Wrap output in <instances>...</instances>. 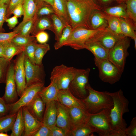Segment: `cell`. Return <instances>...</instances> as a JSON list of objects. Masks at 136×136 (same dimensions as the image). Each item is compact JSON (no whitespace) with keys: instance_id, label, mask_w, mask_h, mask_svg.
<instances>
[{"instance_id":"44","label":"cell","mask_w":136,"mask_h":136,"mask_svg":"<svg viewBox=\"0 0 136 136\" xmlns=\"http://www.w3.org/2000/svg\"><path fill=\"white\" fill-rule=\"evenodd\" d=\"M8 6L5 4H0V32L4 31L3 27L7 18L6 16Z\"/></svg>"},{"instance_id":"49","label":"cell","mask_w":136,"mask_h":136,"mask_svg":"<svg viewBox=\"0 0 136 136\" xmlns=\"http://www.w3.org/2000/svg\"><path fill=\"white\" fill-rule=\"evenodd\" d=\"M24 0H10L7 10L6 18H9L12 15L14 9L21 3H23Z\"/></svg>"},{"instance_id":"23","label":"cell","mask_w":136,"mask_h":136,"mask_svg":"<svg viewBox=\"0 0 136 136\" xmlns=\"http://www.w3.org/2000/svg\"><path fill=\"white\" fill-rule=\"evenodd\" d=\"M119 18L122 33L124 36L131 38L133 40L136 39V22L128 18Z\"/></svg>"},{"instance_id":"43","label":"cell","mask_w":136,"mask_h":136,"mask_svg":"<svg viewBox=\"0 0 136 136\" xmlns=\"http://www.w3.org/2000/svg\"><path fill=\"white\" fill-rule=\"evenodd\" d=\"M18 34L17 32L14 31L8 33L0 32V43L5 44L10 42Z\"/></svg>"},{"instance_id":"35","label":"cell","mask_w":136,"mask_h":136,"mask_svg":"<svg viewBox=\"0 0 136 136\" xmlns=\"http://www.w3.org/2000/svg\"><path fill=\"white\" fill-rule=\"evenodd\" d=\"M101 13L107 21L108 27L111 30L117 33L122 34L121 30L120 22L119 18L109 15L102 11H101Z\"/></svg>"},{"instance_id":"45","label":"cell","mask_w":136,"mask_h":136,"mask_svg":"<svg viewBox=\"0 0 136 136\" xmlns=\"http://www.w3.org/2000/svg\"><path fill=\"white\" fill-rule=\"evenodd\" d=\"M125 133L126 136H136V117H133L131 120L129 126L126 127Z\"/></svg>"},{"instance_id":"9","label":"cell","mask_w":136,"mask_h":136,"mask_svg":"<svg viewBox=\"0 0 136 136\" xmlns=\"http://www.w3.org/2000/svg\"><path fill=\"white\" fill-rule=\"evenodd\" d=\"M75 69L63 64L56 66L51 72L50 79L56 82L59 90L67 89L74 77Z\"/></svg>"},{"instance_id":"27","label":"cell","mask_w":136,"mask_h":136,"mask_svg":"<svg viewBox=\"0 0 136 136\" xmlns=\"http://www.w3.org/2000/svg\"><path fill=\"white\" fill-rule=\"evenodd\" d=\"M23 5V18L20 23H24L32 18L36 15L37 9L35 0H24Z\"/></svg>"},{"instance_id":"60","label":"cell","mask_w":136,"mask_h":136,"mask_svg":"<svg viewBox=\"0 0 136 136\" xmlns=\"http://www.w3.org/2000/svg\"></svg>"},{"instance_id":"31","label":"cell","mask_w":136,"mask_h":136,"mask_svg":"<svg viewBox=\"0 0 136 136\" xmlns=\"http://www.w3.org/2000/svg\"><path fill=\"white\" fill-rule=\"evenodd\" d=\"M4 45V57L10 62L13 57L24 51L25 46L15 45L10 42L3 44Z\"/></svg>"},{"instance_id":"18","label":"cell","mask_w":136,"mask_h":136,"mask_svg":"<svg viewBox=\"0 0 136 136\" xmlns=\"http://www.w3.org/2000/svg\"><path fill=\"white\" fill-rule=\"evenodd\" d=\"M57 113L56 125L64 129L69 136L71 126L69 109L56 101Z\"/></svg>"},{"instance_id":"6","label":"cell","mask_w":136,"mask_h":136,"mask_svg":"<svg viewBox=\"0 0 136 136\" xmlns=\"http://www.w3.org/2000/svg\"><path fill=\"white\" fill-rule=\"evenodd\" d=\"M111 109H106L94 114H91L88 123L100 136H114L110 117Z\"/></svg>"},{"instance_id":"12","label":"cell","mask_w":136,"mask_h":136,"mask_svg":"<svg viewBox=\"0 0 136 136\" xmlns=\"http://www.w3.org/2000/svg\"><path fill=\"white\" fill-rule=\"evenodd\" d=\"M5 83V91L4 95L2 97L7 104H13L19 99L14 78L13 61H11L9 64Z\"/></svg>"},{"instance_id":"4","label":"cell","mask_w":136,"mask_h":136,"mask_svg":"<svg viewBox=\"0 0 136 136\" xmlns=\"http://www.w3.org/2000/svg\"><path fill=\"white\" fill-rule=\"evenodd\" d=\"M130 43V38L124 36L109 50L108 59L123 72Z\"/></svg>"},{"instance_id":"55","label":"cell","mask_w":136,"mask_h":136,"mask_svg":"<svg viewBox=\"0 0 136 136\" xmlns=\"http://www.w3.org/2000/svg\"><path fill=\"white\" fill-rule=\"evenodd\" d=\"M4 45L3 44L0 43V57H4Z\"/></svg>"},{"instance_id":"38","label":"cell","mask_w":136,"mask_h":136,"mask_svg":"<svg viewBox=\"0 0 136 136\" xmlns=\"http://www.w3.org/2000/svg\"><path fill=\"white\" fill-rule=\"evenodd\" d=\"M35 39L32 35L25 36L18 34L12 40L10 43L17 46L25 47Z\"/></svg>"},{"instance_id":"10","label":"cell","mask_w":136,"mask_h":136,"mask_svg":"<svg viewBox=\"0 0 136 136\" xmlns=\"http://www.w3.org/2000/svg\"><path fill=\"white\" fill-rule=\"evenodd\" d=\"M44 87V83H38L27 87L17 101L9 105V114L16 113L20 108L30 104L39 95V93Z\"/></svg>"},{"instance_id":"21","label":"cell","mask_w":136,"mask_h":136,"mask_svg":"<svg viewBox=\"0 0 136 136\" xmlns=\"http://www.w3.org/2000/svg\"><path fill=\"white\" fill-rule=\"evenodd\" d=\"M45 105V101L39 95L25 106L32 116L39 121L42 122Z\"/></svg>"},{"instance_id":"5","label":"cell","mask_w":136,"mask_h":136,"mask_svg":"<svg viewBox=\"0 0 136 136\" xmlns=\"http://www.w3.org/2000/svg\"><path fill=\"white\" fill-rule=\"evenodd\" d=\"M107 27V26H103L95 29H87L83 27L76 28L72 30L64 46H70L76 50L84 49L85 42Z\"/></svg>"},{"instance_id":"11","label":"cell","mask_w":136,"mask_h":136,"mask_svg":"<svg viewBox=\"0 0 136 136\" xmlns=\"http://www.w3.org/2000/svg\"><path fill=\"white\" fill-rule=\"evenodd\" d=\"M24 64L26 87L37 83H44L45 76L42 64H33L25 55Z\"/></svg>"},{"instance_id":"54","label":"cell","mask_w":136,"mask_h":136,"mask_svg":"<svg viewBox=\"0 0 136 136\" xmlns=\"http://www.w3.org/2000/svg\"><path fill=\"white\" fill-rule=\"evenodd\" d=\"M36 1L44 2L47 3L52 6H53L54 0H36Z\"/></svg>"},{"instance_id":"40","label":"cell","mask_w":136,"mask_h":136,"mask_svg":"<svg viewBox=\"0 0 136 136\" xmlns=\"http://www.w3.org/2000/svg\"><path fill=\"white\" fill-rule=\"evenodd\" d=\"M37 43L36 39L25 46L23 51L25 55L33 64H35V53Z\"/></svg>"},{"instance_id":"51","label":"cell","mask_w":136,"mask_h":136,"mask_svg":"<svg viewBox=\"0 0 136 136\" xmlns=\"http://www.w3.org/2000/svg\"><path fill=\"white\" fill-rule=\"evenodd\" d=\"M23 3H21L16 6L12 11V15L13 14L17 18L21 17L24 14L23 7Z\"/></svg>"},{"instance_id":"29","label":"cell","mask_w":136,"mask_h":136,"mask_svg":"<svg viewBox=\"0 0 136 136\" xmlns=\"http://www.w3.org/2000/svg\"><path fill=\"white\" fill-rule=\"evenodd\" d=\"M38 18L35 15L31 19L23 23H20L13 29V31L18 32L19 35L25 36L30 35L34 28Z\"/></svg>"},{"instance_id":"24","label":"cell","mask_w":136,"mask_h":136,"mask_svg":"<svg viewBox=\"0 0 136 136\" xmlns=\"http://www.w3.org/2000/svg\"><path fill=\"white\" fill-rule=\"evenodd\" d=\"M46 30H51L53 32H54L52 22L49 16L38 18L31 34L35 37L38 33Z\"/></svg>"},{"instance_id":"58","label":"cell","mask_w":136,"mask_h":136,"mask_svg":"<svg viewBox=\"0 0 136 136\" xmlns=\"http://www.w3.org/2000/svg\"><path fill=\"white\" fill-rule=\"evenodd\" d=\"M127 0H117V2L118 3L121 4L125 3Z\"/></svg>"},{"instance_id":"26","label":"cell","mask_w":136,"mask_h":136,"mask_svg":"<svg viewBox=\"0 0 136 136\" xmlns=\"http://www.w3.org/2000/svg\"><path fill=\"white\" fill-rule=\"evenodd\" d=\"M11 130L10 136H23L24 123L22 107L17 112V117Z\"/></svg>"},{"instance_id":"25","label":"cell","mask_w":136,"mask_h":136,"mask_svg":"<svg viewBox=\"0 0 136 136\" xmlns=\"http://www.w3.org/2000/svg\"><path fill=\"white\" fill-rule=\"evenodd\" d=\"M53 7L55 14L66 26L70 25L66 4L64 0H54Z\"/></svg>"},{"instance_id":"47","label":"cell","mask_w":136,"mask_h":136,"mask_svg":"<svg viewBox=\"0 0 136 136\" xmlns=\"http://www.w3.org/2000/svg\"><path fill=\"white\" fill-rule=\"evenodd\" d=\"M9 105L7 104L2 97H0V118L9 114Z\"/></svg>"},{"instance_id":"41","label":"cell","mask_w":136,"mask_h":136,"mask_svg":"<svg viewBox=\"0 0 136 136\" xmlns=\"http://www.w3.org/2000/svg\"><path fill=\"white\" fill-rule=\"evenodd\" d=\"M125 3L128 18L136 22V0H127Z\"/></svg>"},{"instance_id":"50","label":"cell","mask_w":136,"mask_h":136,"mask_svg":"<svg viewBox=\"0 0 136 136\" xmlns=\"http://www.w3.org/2000/svg\"><path fill=\"white\" fill-rule=\"evenodd\" d=\"M33 136H51V131L44 124L41 127Z\"/></svg>"},{"instance_id":"52","label":"cell","mask_w":136,"mask_h":136,"mask_svg":"<svg viewBox=\"0 0 136 136\" xmlns=\"http://www.w3.org/2000/svg\"><path fill=\"white\" fill-rule=\"evenodd\" d=\"M5 21L7 23V25L10 29L14 28L18 22V18L14 15L11 17L7 18Z\"/></svg>"},{"instance_id":"20","label":"cell","mask_w":136,"mask_h":136,"mask_svg":"<svg viewBox=\"0 0 136 136\" xmlns=\"http://www.w3.org/2000/svg\"><path fill=\"white\" fill-rule=\"evenodd\" d=\"M84 49L92 52L95 58L99 59H108L109 50L91 38L85 42Z\"/></svg>"},{"instance_id":"15","label":"cell","mask_w":136,"mask_h":136,"mask_svg":"<svg viewBox=\"0 0 136 136\" xmlns=\"http://www.w3.org/2000/svg\"><path fill=\"white\" fill-rule=\"evenodd\" d=\"M24 123L23 136H33L39 129L44 125L35 118L29 112L25 106L22 107Z\"/></svg>"},{"instance_id":"22","label":"cell","mask_w":136,"mask_h":136,"mask_svg":"<svg viewBox=\"0 0 136 136\" xmlns=\"http://www.w3.org/2000/svg\"><path fill=\"white\" fill-rule=\"evenodd\" d=\"M51 82L47 87H44L40 92L39 95L45 103L52 100L57 101V95L59 89L56 82L50 79Z\"/></svg>"},{"instance_id":"2","label":"cell","mask_w":136,"mask_h":136,"mask_svg":"<svg viewBox=\"0 0 136 136\" xmlns=\"http://www.w3.org/2000/svg\"><path fill=\"white\" fill-rule=\"evenodd\" d=\"M107 93L112 97L114 103L110 110V117L114 136H126L127 124L123 116L129 111V101L121 89L114 92Z\"/></svg>"},{"instance_id":"56","label":"cell","mask_w":136,"mask_h":136,"mask_svg":"<svg viewBox=\"0 0 136 136\" xmlns=\"http://www.w3.org/2000/svg\"><path fill=\"white\" fill-rule=\"evenodd\" d=\"M10 0H0V4H5L8 5Z\"/></svg>"},{"instance_id":"3","label":"cell","mask_w":136,"mask_h":136,"mask_svg":"<svg viewBox=\"0 0 136 136\" xmlns=\"http://www.w3.org/2000/svg\"><path fill=\"white\" fill-rule=\"evenodd\" d=\"M88 95L81 99L86 111L90 114L98 113L106 109H112L113 100L107 91H99L93 89L89 84L86 86Z\"/></svg>"},{"instance_id":"59","label":"cell","mask_w":136,"mask_h":136,"mask_svg":"<svg viewBox=\"0 0 136 136\" xmlns=\"http://www.w3.org/2000/svg\"><path fill=\"white\" fill-rule=\"evenodd\" d=\"M134 47L135 49H136V39H134Z\"/></svg>"},{"instance_id":"37","label":"cell","mask_w":136,"mask_h":136,"mask_svg":"<svg viewBox=\"0 0 136 136\" xmlns=\"http://www.w3.org/2000/svg\"><path fill=\"white\" fill-rule=\"evenodd\" d=\"M36 4L37 9L36 15L38 18L55 14L52 6L49 4L44 2H38Z\"/></svg>"},{"instance_id":"32","label":"cell","mask_w":136,"mask_h":136,"mask_svg":"<svg viewBox=\"0 0 136 136\" xmlns=\"http://www.w3.org/2000/svg\"><path fill=\"white\" fill-rule=\"evenodd\" d=\"M94 132L95 129L88 122L71 130L69 136H89Z\"/></svg>"},{"instance_id":"53","label":"cell","mask_w":136,"mask_h":136,"mask_svg":"<svg viewBox=\"0 0 136 136\" xmlns=\"http://www.w3.org/2000/svg\"><path fill=\"white\" fill-rule=\"evenodd\" d=\"M99 4V5L104 8L108 6L112 3L115 1H117V0H97Z\"/></svg>"},{"instance_id":"39","label":"cell","mask_w":136,"mask_h":136,"mask_svg":"<svg viewBox=\"0 0 136 136\" xmlns=\"http://www.w3.org/2000/svg\"><path fill=\"white\" fill-rule=\"evenodd\" d=\"M72 30L70 25L66 26L63 29L59 39L55 43L54 48L57 50L64 46L65 43L69 37Z\"/></svg>"},{"instance_id":"8","label":"cell","mask_w":136,"mask_h":136,"mask_svg":"<svg viewBox=\"0 0 136 136\" xmlns=\"http://www.w3.org/2000/svg\"><path fill=\"white\" fill-rule=\"evenodd\" d=\"M90 71L89 68L75 69L74 77L70 84L69 89L74 95L79 99L84 98L88 95L86 87L89 84Z\"/></svg>"},{"instance_id":"46","label":"cell","mask_w":136,"mask_h":136,"mask_svg":"<svg viewBox=\"0 0 136 136\" xmlns=\"http://www.w3.org/2000/svg\"><path fill=\"white\" fill-rule=\"evenodd\" d=\"M48 128L51 131V136H68L66 132L64 129L56 125Z\"/></svg>"},{"instance_id":"7","label":"cell","mask_w":136,"mask_h":136,"mask_svg":"<svg viewBox=\"0 0 136 136\" xmlns=\"http://www.w3.org/2000/svg\"><path fill=\"white\" fill-rule=\"evenodd\" d=\"M94 61L98 69L99 77L102 81L112 84L120 80L123 72L108 59L94 58Z\"/></svg>"},{"instance_id":"34","label":"cell","mask_w":136,"mask_h":136,"mask_svg":"<svg viewBox=\"0 0 136 136\" xmlns=\"http://www.w3.org/2000/svg\"><path fill=\"white\" fill-rule=\"evenodd\" d=\"M53 24L56 41L59 38L63 29L66 26L60 19L55 14L50 16Z\"/></svg>"},{"instance_id":"13","label":"cell","mask_w":136,"mask_h":136,"mask_svg":"<svg viewBox=\"0 0 136 136\" xmlns=\"http://www.w3.org/2000/svg\"><path fill=\"white\" fill-rule=\"evenodd\" d=\"M25 54L23 52L13 61L14 77L18 96H21L26 88L24 64Z\"/></svg>"},{"instance_id":"36","label":"cell","mask_w":136,"mask_h":136,"mask_svg":"<svg viewBox=\"0 0 136 136\" xmlns=\"http://www.w3.org/2000/svg\"><path fill=\"white\" fill-rule=\"evenodd\" d=\"M50 49L49 45L46 43L37 44L35 53V64L38 65L42 64V62L43 57Z\"/></svg>"},{"instance_id":"1","label":"cell","mask_w":136,"mask_h":136,"mask_svg":"<svg viewBox=\"0 0 136 136\" xmlns=\"http://www.w3.org/2000/svg\"><path fill=\"white\" fill-rule=\"evenodd\" d=\"M64 0L72 29L79 27L90 29L89 20L92 13L103 9L95 0Z\"/></svg>"},{"instance_id":"16","label":"cell","mask_w":136,"mask_h":136,"mask_svg":"<svg viewBox=\"0 0 136 136\" xmlns=\"http://www.w3.org/2000/svg\"><path fill=\"white\" fill-rule=\"evenodd\" d=\"M68 109L71 123V130L88 122L91 114L85 109L77 107Z\"/></svg>"},{"instance_id":"48","label":"cell","mask_w":136,"mask_h":136,"mask_svg":"<svg viewBox=\"0 0 136 136\" xmlns=\"http://www.w3.org/2000/svg\"><path fill=\"white\" fill-rule=\"evenodd\" d=\"M49 37L48 33L44 31L39 32L35 36L37 41L40 44L46 43L49 40Z\"/></svg>"},{"instance_id":"28","label":"cell","mask_w":136,"mask_h":136,"mask_svg":"<svg viewBox=\"0 0 136 136\" xmlns=\"http://www.w3.org/2000/svg\"><path fill=\"white\" fill-rule=\"evenodd\" d=\"M101 11L95 10L91 14L89 20L90 29H96L103 26H108L107 21L101 15Z\"/></svg>"},{"instance_id":"33","label":"cell","mask_w":136,"mask_h":136,"mask_svg":"<svg viewBox=\"0 0 136 136\" xmlns=\"http://www.w3.org/2000/svg\"><path fill=\"white\" fill-rule=\"evenodd\" d=\"M17 115V112L9 114L0 118V132L11 130Z\"/></svg>"},{"instance_id":"30","label":"cell","mask_w":136,"mask_h":136,"mask_svg":"<svg viewBox=\"0 0 136 136\" xmlns=\"http://www.w3.org/2000/svg\"><path fill=\"white\" fill-rule=\"evenodd\" d=\"M124 3H121L117 6L104 8L102 11L109 15L118 18H128L126 5Z\"/></svg>"},{"instance_id":"19","label":"cell","mask_w":136,"mask_h":136,"mask_svg":"<svg viewBox=\"0 0 136 136\" xmlns=\"http://www.w3.org/2000/svg\"><path fill=\"white\" fill-rule=\"evenodd\" d=\"M42 122L48 127L56 125L57 109L56 101L52 100L46 103Z\"/></svg>"},{"instance_id":"14","label":"cell","mask_w":136,"mask_h":136,"mask_svg":"<svg viewBox=\"0 0 136 136\" xmlns=\"http://www.w3.org/2000/svg\"><path fill=\"white\" fill-rule=\"evenodd\" d=\"M124 36L122 34L113 31L108 26L98 32L91 38L109 50Z\"/></svg>"},{"instance_id":"57","label":"cell","mask_w":136,"mask_h":136,"mask_svg":"<svg viewBox=\"0 0 136 136\" xmlns=\"http://www.w3.org/2000/svg\"><path fill=\"white\" fill-rule=\"evenodd\" d=\"M0 132V136H9L10 135H9L7 132Z\"/></svg>"},{"instance_id":"42","label":"cell","mask_w":136,"mask_h":136,"mask_svg":"<svg viewBox=\"0 0 136 136\" xmlns=\"http://www.w3.org/2000/svg\"><path fill=\"white\" fill-rule=\"evenodd\" d=\"M10 62L4 57H0V83H5Z\"/></svg>"},{"instance_id":"17","label":"cell","mask_w":136,"mask_h":136,"mask_svg":"<svg viewBox=\"0 0 136 136\" xmlns=\"http://www.w3.org/2000/svg\"><path fill=\"white\" fill-rule=\"evenodd\" d=\"M56 101L68 108L77 107L86 110L81 99L74 95L69 88L59 90L57 94Z\"/></svg>"}]
</instances>
